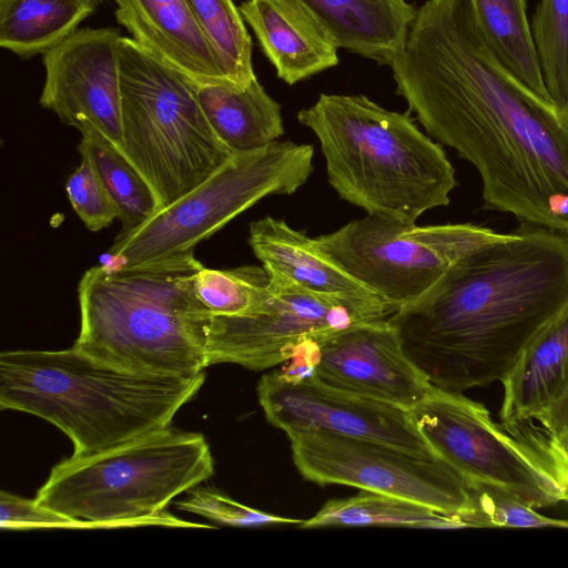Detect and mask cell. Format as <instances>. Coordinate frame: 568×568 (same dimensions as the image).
I'll list each match as a JSON object with an SVG mask.
<instances>
[{"label":"cell","instance_id":"obj_18","mask_svg":"<svg viewBox=\"0 0 568 568\" xmlns=\"http://www.w3.org/2000/svg\"><path fill=\"white\" fill-rule=\"evenodd\" d=\"M505 429L531 422L568 386V305L525 346L501 381Z\"/></svg>","mask_w":568,"mask_h":568},{"label":"cell","instance_id":"obj_1","mask_svg":"<svg viewBox=\"0 0 568 568\" xmlns=\"http://www.w3.org/2000/svg\"><path fill=\"white\" fill-rule=\"evenodd\" d=\"M390 67L426 132L478 171L485 209L568 234V108L500 61L471 0H427Z\"/></svg>","mask_w":568,"mask_h":568},{"label":"cell","instance_id":"obj_26","mask_svg":"<svg viewBox=\"0 0 568 568\" xmlns=\"http://www.w3.org/2000/svg\"><path fill=\"white\" fill-rule=\"evenodd\" d=\"M203 33L219 55L230 81L244 85L255 77L252 40L232 0H186Z\"/></svg>","mask_w":568,"mask_h":568},{"label":"cell","instance_id":"obj_2","mask_svg":"<svg viewBox=\"0 0 568 568\" xmlns=\"http://www.w3.org/2000/svg\"><path fill=\"white\" fill-rule=\"evenodd\" d=\"M567 305L568 234L523 223L454 263L388 323L432 386L462 393L501 382Z\"/></svg>","mask_w":568,"mask_h":568},{"label":"cell","instance_id":"obj_32","mask_svg":"<svg viewBox=\"0 0 568 568\" xmlns=\"http://www.w3.org/2000/svg\"><path fill=\"white\" fill-rule=\"evenodd\" d=\"M0 527L3 530L32 528H95L94 524L79 520L39 505L9 491L0 493Z\"/></svg>","mask_w":568,"mask_h":568},{"label":"cell","instance_id":"obj_11","mask_svg":"<svg viewBox=\"0 0 568 568\" xmlns=\"http://www.w3.org/2000/svg\"><path fill=\"white\" fill-rule=\"evenodd\" d=\"M272 292L255 310L209 315L206 366L222 363L263 371L286 363L303 346L349 327L388 320L396 310L378 296L320 294L272 277Z\"/></svg>","mask_w":568,"mask_h":568},{"label":"cell","instance_id":"obj_10","mask_svg":"<svg viewBox=\"0 0 568 568\" xmlns=\"http://www.w3.org/2000/svg\"><path fill=\"white\" fill-rule=\"evenodd\" d=\"M408 412L430 450L471 487L497 488L532 508L568 501L549 463L507 435L483 404L433 386Z\"/></svg>","mask_w":568,"mask_h":568},{"label":"cell","instance_id":"obj_16","mask_svg":"<svg viewBox=\"0 0 568 568\" xmlns=\"http://www.w3.org/2000/svg\"><path fill=\"white\" fill-rule=\"evenodd\" d=\"M239 10L287 84L338 63L337 42L301 0H246Z\"/></svg>","mask_w":568,"mask_h":568},{"label":"cell","instance_id":"obj_30","mask_svg":"<svg viewBox=\"0 0 568 568\" xmlns=\"http://www.w3.org/2000/svg\"><path fill=\"white\" fill-rule=\"evenodd\" d=\"M65 191L69 201L91 231L109 226L118 219L116 207L91 162L81 156V163L68 178Z\"/></svg>","mask_w":568,"mask_h":568},{"label":"cell","instance_id":"obj_35","mask_svg":"<svg viewBox=\"0 0 568 568\" xmlns=\"http://www.w3.org/2000/svg\"><path fill=\"white\" fill-rule=\"evenodd\" d=\"M92 1L98 3V1H100V0H92ZM113 1L118 4V7L124 6L126 2V0H113Z\"/></svg>","mask_w":568,"mask_h":568},{"label":"cell","instance_id":"obj_12","mask_svg":"<svg viewBox=\"0 0 568 568\" xmlns=\"http://www.w3.org/2000/svg\"><path fill=\"white\" fill-rule=\"evenodd\" d=\"M287 437L297 470L318 485L352 486L449 513L476 508L474 487L436 455L321 432Z\"/></svg>","mask_w":568,"mask_h":568},{"label":"cell","instance_id":"obj_13","mask_svg":"<svg viewBox=\"0 0 568 568\" xmlns=\"http://www.w3.org/2000/svg\"><path fill=\"white\" fill-rule=\"evenodd\" d=\"M257 396L267 422L287 436L321 432L435 455L408 410L334 389L311 374L284 369L265 374L257 384Z\"/></svg>","mask_w":568,"mask_h":568},{"label":"cell","instance_id":"obj_21","mask_svg":"<svg viewBox=\"0 0 568 568\" xmlns=\"http://www.w3.org/2000/svg\"><path fill=\"white\" fill-rule=\"evenodd\" d=\"M201 109L219 140L234 154L268 145L284 134L281 105L254 78L196 82Z\"/></svg>","mask_w":568,"mask_h":568},{"label":"cell","instance_id":"obj_19","mask_svg":"<svg viewBox=\"0 0 568 568\" xmlns=\"http://www.w3.org/2000/svg\"><path fill=\"white\" fill-rule=\"evenodd\" d=\"M248 244L270 276L307 291L341 296H377L284 220L262 217L250 225Z\"/></svg>","mask_w":568,"mask_h":568},{"label":"cell","instance_id":"obj_7","mask_svg":"<svg viewBox=\"0 0 568 568\" xmlns=\"http://www.w3.org/2000/svg\"><path fill=\"white\" fill-rule=\"evenodd\" d=\"M122 151L162 207L220 169L233 153L219 140L196 97V81L132 37L120 43Z\"/></svg>","mask_w":568,"mask_h":568},{"label":"cell","instance_id":"obj_28","mask_svg":"<svg viewBox=\"0 0 568 568\" xmlns=\"http://www.w3.org/2000/svg\"><path fill=\"white\" fill-rule=\"evenodd\" d=\"M530 26L550 99L568 108V0H541Z\"/></svg>","mask_w":568,"mask_h":568},{"label":"cell","instance_id":"obj_17","mask_svg":"<svg viewBox=\"0 0 568 568\" xmlns=\"http://www.w3.org/2000/svg\"><path fill=\"white\" fill-rule=\"evenodd\" d=\"M115 18L138 43L194 81L229 80L186 0H126Z\"/></svg>","mask_w":568,"mask_h":568},{"label":"cell","instance_id":"obj_9","mask_svg":"<svg viewBox=\"0 0 568 568\" xmlns=\"http://www.w3.org/2000/svg\"><path fill=\"white\" fill-rule=\"evenodd\" d=\"M509 235L470 223L418 226L367 214L315 242L397 311L426 293L454 263Z\"/></svg>","mask_w":568,"mask_h":568},{"label":"cell","instance_id":"obj_3","mask_svg":"<svg viewBox=\"0 0 568 568\" xmlns=\"http://www.w3.org/2000/svg\"><path fill=\"white\" fill-rule=\"evenodd\" d=\"M204 372L158 376L124 371L72 346L0 354V407L63 432L74 455H90L171 425L200 390Z\"/></svg>","mask_w":568,"mask_h":568},{"label":"cell","instance_id":"obj_34","mask_svg":"<svg viewBox=\"0 0 568 568\" xmlns=\"http://www.w3.org/2000/svg\"><path fill=\"white\" fill-rule=\"evenodd\" d=\"M558 477L568 486V434L558 440L535 445Z\"/></svg>","mask_w":568,"mask_h":568},{"label":"cell","instance_id":"obj_5","mask_svg":"<svg viewBox=\"0 0 568 568\" xmlns=\"http://www.w3.org/2000/svg\"><path fill=\"white\" fill-rule=\"evenodd\" d=\"M297 120L318 139L329 185L368 215L414 224L449 204L455 170L409 110L389 111L362 94H321Z\"/></svg>","mask_w":568,"mask_h":568},{"label":"cell","instance_id":"obj_25","mask_svg":"<svg viewBox=\"0 0 568 568\" xmlns=\"http://www.w3.org/2000/svg\"><path fill=\"white\" fill-rule=\"evenodd\" d=\"M79 152L91 162L109 192L122 232L139 227L162 209L153 187L122 150L97 136L82 135Z\"/></svg>","mask_w":568,"mask_h":568},{"label":"cell","instance_id":"obj_14","mask_svg":"<svg viewBox=\"0 0 568 568\" xmlns=\"http://www.w3.org/2000/svg\"><path fill=\"white\" fill-rule=\"evenodd\" d=\"M121 39L115 27L77 30L43 54L45 80L40 95V104L61 122L120 150Z\"/></svg>","mask_w":568,"mask_h":568},{"label":"cell","instance_id":"obj_6","mask_svg":"<svg viewBox=\"0 0 568 568\" xmlns=\"http://www.w3.org/2000/svg\"><path fill=\"white\" fill-rule=\"evenodd\" d=\"M213 475V456L204 436L169 426L106 450L61 460L34 500L91 521L95 528H213L164 510L175 497Z\"/></svg>","mask_w":568,"mask_h":568},{"label":"cell","instance_id":"obj_22","mask_svg":"<svg viewBox=\"0 0 568 568\" xmlns=\"http://www.w3.org/2000/svg\"><path fill=\"white\" fill-rule=\"evenodd\" d=\"M92 0H0V47L22 59L44 54L73 34Z\"/></svg>","mask_w":568,"mask_h":568},{"label":"cell","instance_id":"obj_29","mask_svg":"<svg viewBox=\"0 0 568 568\" xmlns=\"http://www.w3.org/2000/svg\"><path fill=\"white\" fill-rule=\"evenodd\" d=\"M181 510L203 516L214 523L236 527L297 524L303 520L277 516L235 501L211 487L196 486L187 498L175 503Z\"/></svg>","mask_w":568,"mask_h":568},{"label":"cell","instance_id":"obj_31","mask_svg":"<svg viewBox=\"0 0 568 568\" xmlns=\"http://www.w3.org/2000/svg\"><path fill=\"white\" fill-rule=\"evenodd\" d=\"M479 527H568V520L538 514L521 500L488 486H475Z\"/></svg>","mask_w":568,"mask_h":568},{"label":"cell","instance_id":"obj_24","mask_svg":"<svg viewBox=\"0 0 568 568\" xmlns=\"http://www.w3.org/2000/svg\"><path fill=\"white\" fill-rule=\"evenodd\" d=\"M480 31L500 61L529 89L551 101L527 17L526 0H471Z\"/></svg>","mask_w":568,"mask_h":568},{"label":"cell","instance_id":"obj_23","mask_svg":"<svg viewBox=\"0 0 568 568\" xmlns=\"http://www.w3.org/2000/svg\"><path fill=\"white\" fill-rule=\"evenodd\" d=\"M473 511L449 513L408 499L362 490L349 498L328 500L298 527L464 528L475 527Z\"/></svg>","mask_w":568,"mask_h":568},{"label":"cell","instance_id":"obj_8","mask_svg":"<svg viewBox=\"0 0 568 568\" xmlns=\"http://www.w3.org/2000/svg\"><path fill=\"white\" fill-rule=\"evenodd\" d=\"M313 155L311 144L278 140L234 153L148 222L121 232L109 254L119 265L134 266L193 251L263 197L295 193L313 172Z\"/></svg>","mask_w":568,"mask_h":568},{"label":"cell","instance_id":"obj_20","mask_svg":"<svg viewBox=\"0 0 568 568\" xmlns=\"http://www.w3.org/2000/svg\"><path fill=\"white\" fill-rule=\"evenodd\" d=\"M338 47L392 65L404 49L417 9L406 0H301Z\"/></svg>","mask_w":568,"mask_h":568},{"label":"cell","instance_id":"obj_15","mask_svg":"<svg viewBox=\"0 0 568 568\" xmlns=\"http://www.w3.org/2000/svg\"><path fill=\"white\" fill-rule=\"evenodd\" d=\"M284 368L334 389L410 410L432 384L386 321L359 324L300 349ZM286 362V363H287Z\"/></svg>","mask_w":568,"mask_h":568},{"label":"cell","instance_id":"obj_27","mask_svg":"<svg viewBox=\"0 0 568 568\" xmlns=\"http://www.w3.org/2000/svg\"><path fill=\"white\" fill-rule=\"evenodd\" d=\"M193 290L210 315H240L264 303L272 292L263 266L245 265L229 270L202 266L193 277Z\"/></svg>","mask_w":568,"mask_h":568},{"label":"cell","instance_id":"obj_33","mask_svg":"<svg viewBox=\"0 0 568 568\" xmlns=\"http://www.w3.org/2000/svg\"><path fill=\"white\" fill-rule=\"evenodd\" d=\"M541 425L545 437H534V445L555 442L568 434V386L534 419Z\"/></svg>","mask_w":568,"mask_h":568},{"label":"cell","instance_id":"obj_4","mask_svg":"<svg viewBox=\"0 0 568 568\" xmlns=\"http://www.w3.org/2000/svg\"><path fill=\"white\" fill-rule=\"evenodd\" d=\"M202 266L193 250L134 266L87 270L78 287L81 326L73 346L138 374L204 372L210 313L193 290Z\"/></svg>","mask_w":568,"mask_h":568}]
</instances>
